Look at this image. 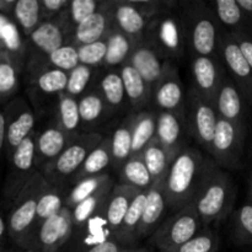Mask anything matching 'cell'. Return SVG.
Listing matches in <instances>:
<instances>
[{
	"instance_id": "obj_25",
	"label": "cell",
	"mask_w": 252,
	"mask_h": 252,
	"mask_svg": "<svg viewBox=\"0 0 252 252\" xmlns=\"http://www.w3.org/2000/svg\"><path fill=\"white\" fill-rule=\"evenodd\" d=\"M120 73L125 85L128 105L130 106L133 112H139L147 106L152 105V86L130 65L129 62H126L121 66Z\"/></svg>"
},
{
	"instance_id": "obj_24",
	"label": "cell",
	"mask_w": 252,
	"mask_h": 252,
	"mask_svg": "<svg viewBox=\"0 0 252 252\" xmlns=\"http://www.w3.org/2000/svg\"><path fill=\"white\" fill-rule=\"evenodd\" d=\"M189 134L184 115L160 111L157 112V138L165 148L179 154L186 144L185 137Z\"/></svg>"
},
{
	"instance_id": "obj_7",
	"label": "cell",
	"mask_w": 252,
	"mask_h": 252,
	"mask_svg": "<svg viewBox=\"0 0 252 252\" xmlns=\"http://www.w3.org/2000/svg\"><path fill=\"white\" fill-rule=\"evenodd\" d=\"M203 228L201 218L193 203L182 207L174 216L160 224L149 239V243L164 252L182 245L199 233Z\"/></svg>"
},
{
	"instance_id": "obj_13",
	"label": "cell",
	"mask_w": 252,
	"mask_h": 252,
	"mask_svg": "<svg viewBox=\"0 0 252 252\" xmlns=\"http://www.w3.org/2000/svg\"><path fill=\"white\" fill-rule=\"evenodd\" d=\"M186 95L187 90H185L180 78L179 69L171 64L162 78L153 86L152 105L157 112L166 111L184 115Z\"/></svg>"
},
{
	"instance_id": "obj_61",
	"label": "cell",
	"mask_w": 252,
	"mask_h": 252,
	"mask_svg": "<svg viewBox=\"0 0 252 252\" xmlns=\"http://www.w3.org/2000/svg\"><path fill=\"white\" fill-rule=\"evenodd\" d=\"M21 252H38V251H36L32 248H29V249H24V250H21Z\"/></svg>"
},
{
	"instance_id": "obj_64",
	"label": "cell",
	"mask_w": 252,
	"mask_h": 252,
	"mask_svg": "<svg viewBox=\"0 0 252 252\" xmlns=\"http://www.w3.org/2000/svg\"><path fill=\"white\" fill-rule=\"evenodd\" d=\"M1 251H2V250H0V252H1Z\"/></svg>"
},
{
	"instance_id": "obj_26",
	"label": "cell",
	"mask_w": 252,
	"mask_h": 252,
	"mask_svg": "<svg viewBox=\"0 0 252 252\" xmlns=\"http://www.w3.org/2000/svg\"><path fill=\"white\" fill-rule=\"evenodd\" d=\"M113 186H115V180L112 179L107 184L103 185L98 191H96L93 196L86 198L85 201L80 202L75 208L71 209V217H73V236L80 235L81 231L86 228L89 221L101 211V208L105 206Z\"/></svg>"
},
{
	"instance_id": "obj_51",
	"label": "cell",
	"mask_w": 252,
	"mask_h": 252,
	"mask_svg": "<svg viewBox=\"0 0 252 252\" xmlns=\"http://www.w3.org/2000/svg\"><path fill=\"white\" fill-rule=\"evenodd\" d=\"M229 32L234 37L239 48H240L241 53H243V56L245 57V59L252 68V29L248 27V29H241Z\"/></svg>"
},
{
	"instance_id": "obj_8",
	"label": "cell",
	"mask_w": 252,
	"mask_h": 252,
	"mask_svg": "<svg viewBox=\"0 0 252 252\" xmlns=\"http://www.w3.org/2000/svg\"><path fill=\"white\" fill-rule=\"evenodd\" d=\"M184 117L189 135L208 153L219 120L214 103L191 86L187 89Z\"/></svg>"
},
{
	"instance_id": "obj_30",
	"label": "cell",
	"mask_w": 252,
	"mask_h": 252,
	"mask_svg": "<svg viewBox=\"0 0 252 252\" xmlns=\"http://www.w3.org/2000/svg\"><path fill=\"white\" fill-rule=\"evenodd\" d=\"M176 155V153L165 148L157 138L153 139L147 145V148L140 153V157L143 158L148 170H149L153 182L165 180Z\"/></svg>"
},
{
	"instance_id": "obj_47",
	"label": "cell",
	"mask_w": 252,
	"mask_h": 252,
	"mask_svg": "<svg viewBox=\"0 0 252 252\" xmlns=\"http://www.w3.org/2000/svg\"><path fill=\"white\" fill-rule=\"evenodd\" d=\"M219 238L208 226H203L197 235L182 245L164 252H218Z\"/></svg>"
},
{
	"instance_id": "obj_27",
	"label": "cell",
	"mask_w": 252,
	"mask_h": 252,
	"mask_svg": "<svg viewBox=\"0 0 252 252\" xmlns=\"http://www.w3.org/2000/svg\"><path fill=\"white\" fill-rule=\"evenodd\" d=\"M78 102L81 132H96L94 128L97 127L106 117L111 116L110 110L97 89L89 90L78 98Z\"/></svg>"
},
{
	"instance_id": "obj_29",
	"label": "cell",
	"mask_w": 252,
	"mask_h": 252,
	"mask_svg": "<svg viewBox=\"0 0 252 252\" xmlns=\"http://www.w3.org/2000/svg\"><path fill=\"white\" fill-rule=\"evenodd\" d=\"M106 44H107V51L102 65L106 70L120 69L126 62H128L134 47V42L115 26L106 36Z\"/></svg>"
},
{
	"instance_id": "obj_42",
	"label": "cell",
	"mask_w": 252,
	"mask_h": 252,
	"mask_svg": "<svg viewBox=\"0 0 252 252\" xmlns=\"http://www.w3.org/2000/svg\"><path fill=\"white\" fill-rule=\"evenodd\" d=\"M231 240L239 246L252 245V203L248 202L231 213Z\"/></svg>"
},
{
	"instance_id": "obj_31",
	"label": "cell",
	"mask_w": 252,
	"mask_h": 252,
	"mask_svg": "<svg viewBox=\"0 0 252 252\" xmlns=\"http://www.w3.org/2000/svg\"><path fill=\"white\" fill-rule=\"evenodd\" d=\"M132 125L133 112L122 120L115 128L111 138V154H112L113 170L120 171L122 165L132 157Z\"/></svg>"
},
{
	"instance_id": "obj_21",
	"label": "cell",
	"mask_w": 252,
	"mask_h": 252,
	"mask_svg": "<svg viewBox=\"0 0 252 252\" xmlns=\"http://www.w3.org/2000/svg\"><path fill=\"white\" fill-rule=\"evenodd\" d=\"M167 208L169 204L165 193L164 180L153 182L152 186L147 189L144 212L138 228V239L152 236L154 234V231L160 226V221Z\"/></svg>"
},
{
	"instance_id": "obj_48",
	"label": "cell",
	"mask_w": 252,
	"mask_h": 252,
	"mask_svg": "<svg viewBox=\"0 0 252 252\" xmlns=\"http://www.w3.org/2000/svg\"><path fill=\"white\" fill-rule=\"evenodd\" d=\"M107 51L106 38L93 43L83 44L78 47V56L80 64L91 66V68H100L103 65V61Z\"/></svg>"
},
{
	"instance_id": "obj_15",
	"label": "cell",
	"mask_w": 252,
	"mask_h": 252,
	"mask_svg": "<svg viewBox=\"0 0 252 252\" xmlns=\"http://www.w3.org/2000/svg\"><path fill=\"white\" fill-rule=\"evenodd\" d=\"M193 88L204 98L214 103L217 93L228 75L220 57L199 56L191 58Z\"/></svg>"
},
{
	"instance_id": "obj_40",
	"label": "cell",
	"mask_w": 252,
	"mask_h": 252,
	"mask_svg": "<svg viewBox=\"0 0 252 252\" xmlns=\"http://www.w3.org/2000/svg\"><path fill=\"white\" fill-rule=\"evenodd\" d=\"M78 47L71 43H66L61 48L56 49L44 58L39 59H29L27 68H36V66H51V68L59 69L65 73L73 70L76 65H79Z\"/></svg>"
},
{
	"instance_id": "obj_62",
	"label": "cell",
	"mask_w": 252,
	"mask_h": 252,
	"mask_svg": "<svg viewBox=\"0 0 252 252\" xmlns=\"http://www.w3.org/2000/svg\"><path fill=\"white\" fill-rule=\"evenodd\" d=\"M1 252H21L20 250H2Z\"/></svg>"
},
{
	"instance_id": "obj_18",
	"label": "cell",
	"mask_w": 252,
	"mask_h": 252,
	"mask_svg": "<svg viewBox=\"0 0 252 252\" xmlns=\"http://www.w3.org/2000/svg\"><path fill=\"white\" fill-rule=\"evenodd\" d=\"M112 27V0H106L95 14L84 20L73 30L69 43L79 47L105 39Z\"/></svg>"
},
{
	"instance_id": "obj_10",
	"label": "cell",
	"mask_w": 252,
	"mask_h": 252,
	"mask_svg": "<svg viewBox=\"0 0 252 252\" xmlns=\"http://www.w3.org/2000/svg\"><path fill=\"white\" fill-rule=\"evenodd\" d=\"M36 134L27 137L10 157V171L4 187L6 201L14 202L30 180L38 172L36 164Z\"/></svg>"
},
{
	"instance_id": "obj_49",
	"label": "cell",
	"mask_w": 252,
	"mask_h": 252,
	"mask_svg": "<svg viewBox=\"0 0 252 252\" xmlns=\"http://www.w3.org/2000/svg\"><path fill=\"white\" fill-rule=\"evenodd\" d=\"M0 39L2 41L5 46V52L11 57L15 61V63L19 65L20 59L24 57L25 48L22 44L21 38H20L19 31H17L16 26L11 22H6L5 26L2 27L1 34H0Z\"/></svg>"
},
{
	"instance_id": "obj_17",
	"label": "cell",
	"mask_w": 252,
	"mask_h": 252,
	"mask_svg": "<svg viewBox=\"0 0 252 252\" xmlns=\"http://www.w3.org/2000/svg\"><path fill=\"white\" fill-rule=\"evenodd\" d=\"M214 106L219 118L248 127L250 106L229 75L225 76L217 93Z\"/></svg>"
},
{
	"instance_id": "obj_1",
	"label": "cell",
	"mask_w": 252,
	"mask_h": 252,
	"mask_svg": "<svg viewBox=\"0 0 252 252\" xmlns=\"http://www.w3.org/2000/svg\"><path fill=\"white\" fill-rule=\"evenodd\" d=\"M176 10L191 58L219 57V39L225 29L207 2L204 0H179Z\"/></svg>"
},
{
	"instance_id": "obj_33",
	"label": "cell",
	"mask_w": 252,
	"mask_h": 252,
	"mask_svg": "<svg viewBox=\"0 0 252 252\" xmlns=\"http://www.w3.org/2000/svg\"><path fill=\"white\" fill-rule=\"evenodd\" d=\"M112 164V154H111V138L105 137L102 142L88 155L84 164L79 169V171L71 177V184L81 181L88 177L97 176L105 174V170L108 169Z\"/></svg>"
},
{
	"instance_id": "obj_54",
	"label": "cell",
	"mask_w": 252,
	"mask_h": 252,
	"mask_svg": "<svg viewBox=\"0 0 252 252\" xmlns=\"http://www.w3.org/2000/svg\"><path fill=\"white\" fill-rule=\"evenodd\" d=\"M6 127H7V113L0 111V152L5 148L6 143Z\"/></svg>"
},
{
	"instance_id": "obj_12",
	"label": "cell",
	"mask_w": 252,
	"mask_h": 252,
	"mask_svg": "<svg viewBox=\"0 0 252 252\" xmlns=\"http://www.w3.org/2000/svg\"><path fill=\"white\" fill-rule=\"evenodd\" d=\"M71 236H73L71 209L64 207L63 211L37 226L29 248L34 249L38 252H59L70 240Z\"/></svg>"
},
{
	"instance_id": "obj_4",
	"label": "cell",
	"mask_w": 252,
	"mask_h": 252,
	"mask_svg": "<svg viewBox=\"0 0 252 252\" xmlns=\"http://www.w3.org/2000/svg\"><path fill=\"white\" fill-rule=\"evenodd\" d=\"M48 181L41 171L36 172L29 184L22 189L12 202V208L7 217V235L21 250L31 244L36 230L37 204L41 193Z\"/></svg>"
},
{
	"instance_id": "obj_63",
	"label": "cell",
	"mask_w": 252,
	"mask_h": 252,
	"mask_svg": "<svg viewBox=\"0 0 252 252\" xmlns=\"http://www.w3.org/2000/svg\"><path fill=\"white\" fill-rule=\"evenodd\" d=\"M100 1H106V0H100Z\"/></svg>"
},
{
	"instance_id": "obj_41",
	"label": "cell",
	"mask_w": 252,
	"mask_h": 252,
	"mask_svg": "<svg viewBox=\"0 0 252 252\" xmlns=\"http://www.w3.org/2000/svg\"><path fill=\"white\" fill-rule=\"evenodd\" d=\"M12 12L15 21L27 37L44 20L39 0H17L12 6Z\"/></svg>"
},
{
	"instance_id": "obj_43",
	"label": "cell",
	"mask_w": 252,
	"mask_h": 252,
	"mask_svg": "<svg viewBox=\"0 0 252 252\" xmlns=\"http://www.w3.org/2000/svg\"><path fill=\"white\" fill-rule=\"evenodd\" d=\"M102 2L103 1H100V0H69L66 9L59 15L64 26L68 30L69 34L71 36L73 30L80 22H83L89 16L95 14L100 9Z\"/></svg>"
},
{
	"instance_id": "obj_46",
	"label": "cell",
	"mask_w": 252,
	"mask_h": 252,
	"mask_svg": "<svg viewBox=\"0 0 252 252\" xmlns=\"http://www.w3.org/2000/svg\"><path fill=\"white\" fill-rule=\"evenodd\" d=\"M97 73V69L91 66L79 64L73 70L68 73V83H66L65 93L75 98H80L85 93H88L94 76Z\"/></svg>"
},
{
	"instance_id": "obj_2",
	"label": "cell",
	"mask_w": 252,
	"mask_h": 252,
	"mask_svg": "<svg viewBox=\"0 0 252 252\" xmlns=\"http://www.w3.org/2000/svg\"><path fill=\"white\" fill-rule=\"evenodd\" d=\"M211 161L193 147H185L176 155L164 180L169 208L179 211L193 202Z\"/></svg>"
},
{
	"instance_id": "obj_55",
	"label": "cell",
	"mask_w": 252,
	"mask_h": 252,
	"mask_svg": "<svg viewBox=\"0 0 252 252\" xmlns=\"http://www.w3.org/2000/svg\"><path fill=\"white\" fill-rule=\"evenodd\" d=\"M252 25V0H236Z\"/></svg>"
},
{
	"instance_id": "obj_38",
	"label": "cell",
	"mask_w": 252,
	"mask_h": 252,
	"mask_svg": "<svg viewBox=\"0 0 252 252\" xmlns=\"http://www.w3.org/2000/svg\"><path fill=\"white\" fill-rule=\"evenodd\" d=\"M66 194L68 192H65L64 186H56L49 182L47 184L43 192L39 196L38 204H37L36 229L44 220L63 211V208L65 207Z\"/></svg>"
},
{
	"instance_id": "obj_3",
	"label": "cell",
	"mask_w": 252,
	"mask_h": 252,
	"mask_svg": "<svg viewBox=\"0 0 252 252\" xmlns=\"http://www.w3.org/2000/svg\"><path fill=\"white\" fill-rule=\"evenodd\" d=\"M235 199L236 186L233 179L212 159L192 202L203 226L221 221L231 216Z\"/></svg>"
},
{
	"instance_id": "obj_6",
	"label": "cell",
	"mask_w": 252,
	"mask_h": 252,
	"mask_svg": "<svg viewBox=\"0 0 252 252\" xmlns=\"http://www.w3.org/2000/svg\"><path fill=\"white\" fill-rule=\"evenodd\" d=\"M145 41L154 46L169 61L184 58L187 46L177 10H164L152 17Z\"/></svg>"
},
{
	"instance_id": "obj_20",
	"label": "cell",
	"mask_w": 252,
	"mask_h": 252,
	"mask_svg": "<svg viewBox=\"0 0 252 252\" xmlns=\"http://www.w3.org/2000/svg\"><path fill=\"white\" fill-rule=\"evenodd\" d=\"M71 140L61 126L54 120L44 129L36 134V164L38 171L53 161L63 150L70 144Z\"/></svg>"
},
{
	"instance_id": "obj_50",
	"label": "cell",
	"mask_w": 252,
	"mask_h": 252,
	"mask_svg": "<svg viewBox=\"0 0 252 252\" xmlns=\"http://www.w3.org/2000/svg\"><path fill=\"white\" fill-rule=\"evenodd\" d=\"M81 252H150L147 249L134 248V246H126L116 241L115 239H107L105 241L89 246Z\"/></svg>"
},
{
	"instance_id": "obj_35",
	"label": "cell",
	"mask_w": 252,
	"mask_h": 252,
	"mask_svg": "<svg viewBox=\"0 0 252 252\" xmlns=\"http://www.w3.org/2000/svg\"><path fill=\"white\" fill-rule=\"evenodd\" d=\"M29 70L31 71L32 83L38 93L46 96L56 95L58 97L65 91L68 83V73L65 71L44 65L30 68Z\"/></svg>"
},
{
	"instance_id": "obj_37",
	"label": "cell",
	"mask_w": 252,
	"mask_h": 252,
	"mask_svg": "<svg viewBox=\"0 0 252 252\" xmlns=\"http://www.w3.org/2000/svg\"><path fill=\"white\" fill-rule=\"evenodd\" d=\"M145 198H147V191L138 192L137 196L133 198L129 208H128L120 231L116 236V241L121 243L122 245L133 246L135 241L139 240L138 239V228H139L143 212H144Z\"/></svg>"
},
{
	"instance_id": "obj_58",
	"label": "cell",
	"mask_w": 252,
	"mask_h": 252,
	"mask_svg": "<svg viewBox=\"0 0 252 252\" xmlns=\"http://www.w3.org/2000/svg\"><path fill=\"white\" fill-rule=\"evenodd\" d=\"M164 2L170 9H176L177 4H179V0H164Z\"/></svg>"
},
{
	"instance_id": "obj_19",
	"label": "cell",
	"mask_w": 252,
	"mask_h": 252,
	"mask_svg": "<svg viewBox=\"0 0 252 252\" xmlns=\"http://www.w3.org/2000/svg\"><path fill=\"white\" fill-rule=\"evenodd\" d=\"M113 26L135 43L144 41L152 17L125 0H112Z\"/></svg>"
},
{
	"instance_id": "obj_53",
	"label": "cell",
	"mask_w": 252,
	"mask_h": 252,
	"mask_svg": "<svg viewBox=\"0 0 252 252\" xmlns=\"http://www.w3.org/2000/svg\"><path fill=\"white\" fill-rule=\"evenodd\" d=\"M43 9L44 19L59 16L69 4V0H39Z\"/></svg>"
},
{
	"instance_id": "obj_9",
	"label": "cell",
	"mask_w": 252,
	"mask_h": 252,
	"mask_svg": "<svg viewBox=\"0 0 252 252\" xmlns=\"http://www.w3.org/2000/svg\"><path fill=\"white\" fill-rule=\"evenodd\" d=\"M248 127L219 118L208 154L221 169L238 170L243 166Z\"/></svg>"
},
{
	"instance_id": "obj_45",
	"label": "cell",
	"mask_w": 252,
	"mask_h": 252,
	"mask_svg": "<svg viewBox=\"0 0 252 252\" xmlns=\"http://www.w3.org/2000/svg\"><path fill=\"white\" fill-rule=\"evenodd\" d=\"M19 88V65L5 51H0V102L11 97Z\"/></svg>"
},
{
	"instance_id": "obj_28",
	"label": "cell",
	"mask_w": 252,
	"mask_h": 252,
	"mask_svg": "<svg viewBox=\"0 0 252 252\" xmlns=\"http://www.w3.org/2000/svg\"><path fill=\"white\" fill-rule=\"evenodd\" d=\"M97 90L107 105L111 115H116L126 110L128 100L120 69L106 71L98 80Z\"/></svg>"
},
{
	"instance_id": "obj_52",
	"label": "cell",
	"mask_w": 252,
	"mask_h": 252,
	"mask_svg": "<svg viewBox=\"0 0 252 252\" xmlns=\"http://www.w3.org/2000/svg\"><path fill=\"white\" fill-rule=\"evenodd\" d=\"M125 1L139 9L149 17H154L159 12L170 9L166 6L164 0H125Z\"/></svg>"
},
{
	"instance_id": "obj_14",
	"label": "cell",
	"mask_w": 252,
	"mask_h": 252,
	"mask_svg": "<svg viewBox=\"0 0 252 252\" xmlns=\"http://www.w3.org/2000/svg\"><path fill=\"white\" fill-rule=\"evenodd\" d=\"M27 38L30 46L29 59H39L69 43L70 34L61 17L56 16L44 19Z\"/></svg>"
},
{
	"instance_id": "obj_32",
	"label": "cell",
	"mask_w": 252,
	"mask_h": 252,
	"mask_svg": "<svg viewBox=\"0 0 252 252\" xmlns=\"http://www.w3.org/2000/svg\"><path fill=\"white\" fill-rule=\"evenodd\" d=\"M62 129L71 140H75L81 133V121L79 113L78 98L73 97L65 91L57 97L56 118Z\"/></svg>"
},
{
	"instance_id": "obj_22",
	"label": "cell",
	"mask_w": 252,
	"mask_h": 252,
	"mask_svg": "<svg viewBox=\"0 0 252 252\" xmlns=\"http://www.w3.org/2000/svg\"><path fill=\"white\" fill-rule=\"evenodd\" d=\"M14 113H7L6 143L5 148L9 158L14 150L34 132L36 116L25 101H16Z\"/></svg>"
},
{
	"instance_id": "obj_5",
	"label": "cell",
	"mask_w": 252,
	"mask_h": 252,
	"mask_svg": "<svg viewBox=\"0 0 252 252\" xmlns=\"http://www.w3.org/2000/svg\"><path fill=\"white\" fill-rule=\"evenodd\" d=\"M98 132H81L59 157L41 170L44 179L56 186H64L79 171L88 155L103 140Z\"/></svg>"
},
{
	"instance_id": "obj_23",
	"label": "cell",
	"mask_w": 252,
	"mask_h": 252,
	"mask_svg": "<svg viewBox=\"0 0 252 252\" xmlns=\"http://www.w3.org/2000/svg\"><path fill=\"white\" fill-rule=\"evenodd\" d=\"M138 192L140 191H138L134 187L118 182V184H115L106 201V225H107L108 234L115 240L123 223V219L127 214L128 208Z\"/></svg>"
},
{
	"instance_id": "obj_60",
	"label": "cell",
	"mask_w": 252,
	"mask_h": 252,
	"mask_svg": "<svg viewBox=\"0 0 252 252\" xmlns=\"http://www.w3.org/2000/svg\"><path fill=\"white\" fill-rule=\"evenodd\" d=\"M1 1L2 4L5 5H12V6H14V4L17 1V0H1Z\"/></svg>"
},
{
	"instance_id": "obj_59",
	"label": "cell",
	"mask_w": 252,
	"mask_h": 252,
	"mask_svg": "<svg viewBox=\"0 0 252 252\" xmlns=\"http://www.w3.org/2000/svg\"><path fill=\"white\" fill-rule=\"evenodd\" d=\"M6 20L4 19L2 16H0V34H1V31H2V27L5 26V24H6Z\"/></svg>"
},
{
	"instance_id": "obj_39",
	"label": "cell",
	"mask_w": 252,
	"mask_h": 252,
	"mask_svg": "<svg viewBox=\"0 0 252 252\" xmlns=\"http://www.w3.org/2000/svg\"><path fill=\"white\" fill-rule=\"evenodd\" d=\"M120 184L134 187L138 191H147L153 185V179L145 165L143 158L139 155H132L118 171Z\"/></svg>"
},
{
	"instance_id": "obj_57",
	"label": "cell",
	"mask_w": 252,
	"mask_h": 252,
	"mask_svg": "<svg viewBox=\"0 0 252 252\" xmlns=\"http://www.w3.org/2000/svg\"><path fill=\"white\" fill-rule=\"evenodd\" d=\"M250 180H249V196H250V202L252 203V145H251V152H250Z\"/></svg>"
},
{
	"instance_id": "obj_44",
	"label": "cell",
	"mask_w": 252,
	"mask_h": 252,
	"mask_svg": "<svg viewBox=\"0 0 252 252\" xmlns=\"http://www.w3.org/2000/svg\"><path fill=\"white\" fill-rule=\"evenodd\" d=\"M110 180H112V176L107 174V172H105V174L88 177V179H84L74 184L73 189H69L68 194H66L65 207L70 209L75 208L80 202L85 201L86 198L93 196L96 191H98Z\"/></svg>"
},
{
	"instance_id": "obj_36",
	"label": "cell",
	"mask_w": 252,
	"mask_h": 252,
	"mask_svg": "<svg viewBox=\"0 0 252 252\" xmlns=\"http://www.w3.org/2000/svg\"><path fill=\"white\" fill-rule=\"evenodd\" d=\"M157 135V113L143 110L133 112L132 155H139Z\"/></svg>"
},
{
	"instance_id": "obj_34",
	"label": "cell",
	"mask_w": 252,
	"mask_h": 252,
	"mask_svg": "<svg viewBox=\"0 0 252 252\" xmlns=\"http://www.w3.org/2000/svg\"><path fill=\"white\" fill-rule=\"evenodd\" d=\"M207 2L221 26L226 31L251 27V22L236 0H204Z\"/></svg>"
},
{
	"instance_id": "obj_11",
	"label": "cell",
	"mask_w": 252,
	"mask_h": 252,
	"mask_svg": "<svg viewBox=\"0 0 252 252\" xmlns=\"http://www.w3.org/2000/svg\"><path fill=\"white\" fill-rule=\"evenodd\" d=\"M219 57L228 75L243 94L249 106L252 107V68L241 53L231 33L224 30L219 39Z\"/></svg>"
},
{
	"instance_id": "obj_16",
	"label": "cell",
	"mask_w": 252,
	"mask_h": 252,
	"mask_svg": "<svg viewBox=\"0 0 252 252\" xmlns=\"http://www.w3.org/2000/svg\"><path fill=\"white\" fill-rule=\"evenodd\" d=\"M128 62L152 86V89L172 64L171 61L162 56L154 46H152L145 39L134 44Z\"/></svg>"
},
{
	"instance_id": "obj_56",
	"label": "cell",
	"mask_w": 252,
	"mask_h": 252,
	"mask_svg": "<svg viewBox=\"0 0 252 252\" xmlns=\"http://www.w3.org/2000/svg\"><path fill=\"white\" fill-rule=\"evenodd\" d=\"M6 233H7V220L1 216V214H0V246H1V241ZM0 250H1V249H0Z\"/></svg>"
}]
</instances>
